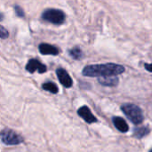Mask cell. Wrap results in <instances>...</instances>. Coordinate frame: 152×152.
<instances>
[{"label": "cell", "mask_w": 152, "mask_h": 152, "mask_svg": "<svg viewBox=\"0 0 152 152\" xmlns=\"http://www.w3.org/2000/svg\"><path fill=\"white\" fill-rule=\"evenodd\" d=\"M42 19L52 24L60 25L65 20V13L59 9L49 8L42 13Z\"/></svg>", "instance_id": "obj_3"}, {"label": "cell", "mask_w": 152, "mask_h": 152, "mask_svg": "<svg viewBox=\"0 0 152 152\" xmlns=\"http://www.w3.org/2000/svg\"><path fill=\"white\" fill-rule=\"evenodd\" d=\"M14 11H15V13L17 14V16H19V17H24V12L21 9V7H20L19 5H15L14 6Z\"/></svg>", "instance_id": "obj_15"}, {"label": "cell", "mask_w": 152, "mask_h": 152, "mask_svg": "<svg viewBox=\"0 0 152 152\" xmlns=\"http://www.w3.org/2000/svg\"><path fill=\"white\" fill-rule=\"evenodd\" d=\"M98 81L101 85L104 86H115L118 84V78H117L116 77H100Z\"/></svg>", "instance_id": "obj_10"}, {"label": "cell", "mask_w": 152, "mask_h": 152, "mask_svg": "<svg viewBox=\"0 0 152 152\" xmlns=\"http://www.w3.org/2000/svg\"><path fill=\"white\" fill-rule=\"evenodd\" d=\"M147 134H149V129L146 127H141V128H137L134 130V135L137 138H142Z\"/></svg>", "instance_id": "obj_13"}, {"label": "cell", "mask_w": 152, "mask_h": 152, "mask_svg": "<svg viewBox=\"0 0 152 152\" xmlns=\"http://www.w3.org/2000/svg\"><path fill=\"white\" fill-rule=\"evenodd\" d=\"M113 124L115 126V127L121 133H126L129 130V126L127 125V123L125 121V119H123L120 117H114L112 118Z\"/></svg>", "instance_id": "obj_9"}, {"label": "cell", "mask_w": 152, "mask_h": 152, "mask_svg": "<svg viewBox=\"0 0 152 152\" xmlns=\"http://www.w3.org/2000/svg\"><path fill=\"white\" fill-rule=\"evenodd\" d=\"M69 55H70L73 59H75V60H79V59L82 58L83 53H82V51H81L80 48H78V47H74V48H72L71 50H69Z\"/></svg>", "instance_id": "obj_12"}, {"label": "cell", "mask_w": 152, "mask_h": 152, "mask_svg": "<svg viewBox=\"0 0 152 152\" xmlns=\"http://www.w3.org/2000/svg\"><path fill=\"white\" fill-rule=\"evenodd\" d=\"M144 68H145L148 71L152 72V63H145Z\"/></svg>", "instance_id": "obj_16"}, {"label": "cell", "mask_w": 152, "mask_h": 152, "mask_svg": "<svg viewBox=\"0 0 152 152\" xmlns=\"http://www.w3.org/2000/svg\"><path fill=\"white\" fill-rule=\"evenodd\" d=\"M125 72V68L122 65L116 63H105L89 65L83 69L82 74L86 77H115Z\"/></svg>", "instance_id": "obj_1"}, {"label": "cell", "mask_w": 152, "mask_h": 152, "mask_svg": "<svg viewBox=\"0 0 152 152\" xmlns=\"http://www.w3.org/2000/svg\"><path fill=\"white\" fill-rule=\"evenodd\" d=\"M77 114L88 124H93L97 121V118L93 115V113L87 106H82L80 109H78Z\"/></svg>", "instance_id": "obj_7"}, {"label": "cell", "mask_w": 152, "mask_h": 152, "mask_svg": "<svg viewBox=\"0 0 152 152\" xmlns=\"http://www.w3.org/2000/svg\"><path fill=\"white\" fill-rule=\"evenodd\" d=\"M2 19H3V16H2V14H1V13H0V20H2Z\"/></svg>", "instance_id": "obj_17"}, {"label": "cell", "mask_w": 152, "mask_h": 152, "mask_svg": "<svg viewBox=\"0 0 152 152\" xmlns=\"http://www.w3.org/2000/svg\"><path fill=\"white\" fill-rule=\"evenodd\" d=\"M39 52L44 55H57L59 53V49L52 45L41 43L38 46Z\"/></svg>", "instance_id": "obj_8"}, {"label": "cell", "mask_w": 152, "mask_h": 152, "mask_svg": "<svg viewBox=\"0 0 152 152\" xmlns=\"http://www.w3.org/2000/svg\"><path fill=\"white\" fill-rule=\"evenodd\" d=\"M26 70L31 74L36 72V71H37L40 74H43V73L46 72L47 68L45 64L41 63L38 60L31 59L28 61V63L26 65Z\"/></svg>", "instance_id": "obj_5"}, {"label": "cell", "mask_w": 152, "mask_h": 152, "mask_svg": "<svg viewBox=\"0 0 152 152\" xmlns=\"http://www.w3.org/2000/svg\"><path fill=\"white\" fill-rule=\"evenodd\" d=\"M56 75L58 77V79L60 81V83L66 88H69L72 86L73 85V81L72 78L70 77V76L69 75V73L64 69H58L56 70Z\"/></svg>", "instance_id": "obj_6"}, {"label": "cell", "mask_w": 152, "mask_h": 152, "mask_svg": "<svg viewBox=\"0 0 152 152\" xmlns=\"http://www.w3.org/2000/svg\"><path fill=\"white\" fill-rule=\"evenodd\" d=\"M150 152H152V150H151V151H150Z\"/></svg>", "instance_id": "obj_18"}, {"label": "cell", "mask_w": 152, "mask_h": 152, "mask_svg": "<svg viewBox=\"0 0 152 152\" xmlns=\"http://www.w3.org/2000/svg\"><path fill=\"white\" fill-rule=\"evenodd\" d=\"M42 88L47 92H50L52 94H57L59 89L57 87V86L53 83V82H46V83H44L42 85Z\"/></svg>", "instance_id": "obj_11"}, {"label": "cell", "mask_w": 152, "mask_h": 152, "mask_svg": "<svg viewBox=\"0 0 152 152\" xmlns=\"http://www.w3.org/2000/svg\"><path fill=\"white\" fill-rule=\"evenodd\" d=\"M0 139L5 145H18L23 142V138L11 129L5 128L0 133Z\"/></svg>", "instance_id": "obj_4"}, {"label": "cell", "mask_w": 152, "mask_h": 152, "mask_svg": "<svg viewBox=\"0 0 152 152\" xmlns=\"http://www.w3.org/2000/svg\"><path fill=\"white\" fill-rule=\"evenodd\" d=\"M8 36H9V33H8V31L3 27V26H1L0 25V38H2V39H5V38H7L8 37Z\"/></svg>", "instance_id": "obj_14"}, {"label": "cell", "mask_w": 152, "mask_h": 152, "mask_svg": "<svg viewBox=\"0 0 152 152\" xmlns=\"http://www.w3.org/2000/svg\"><path fill=\"white\" fill-rule=\"evenodd\" d=\"M122 111L127 117L129 120H131L134 125H139L143 121V114L142 110L135 104L126 103L122 105Z\"/></svg>", "instance_id": "obj_2"}]
</instances>
